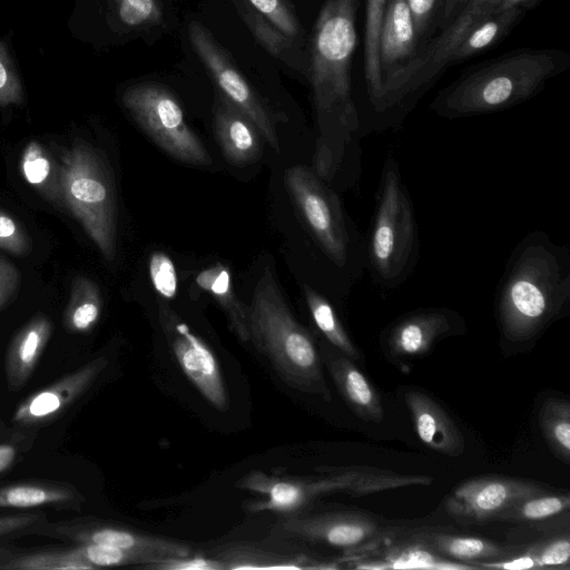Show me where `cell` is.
Instances as JSON below:
<instances>
[{
	"label": "cell",
	"mask_w": 570,
	"mask_h": 570,
	"mask_svg": "<svg viewBox=\"0 0 570 570\" xmlns=\"http://www.w3.org/2000/svg\"><path fill=\"white\" fill-rule=\"evenodd\" d=\"M570 306V254L541 230L513 248L500 278L494 313L500 345L507 353L525 351Z\"/></svg>",
	"instance_id": "1"
},
{
	"label": "cell",
	"mask_w": 570,
	"mask_h": 570,
	"mask_svg": "<svg viewBox=\"0 0 570 570\" xmlns=\"http://www.w3.org/2000/svg\"><path fill=\"white\" fill-rule=\"evenodd\" d=\"M360 3L361 0H324L307 50L308 81L321 131L342 146L361 129L351 77Z\"/></svg>",
	"instance_id": "2"
},
{
	"label": "cell",
	"mask_w": 570,
	"mask_h": 570,
	"mask_svg": "<svg viewBox=\"0 0 570 570\" xmlns=\"http://www.w3.org/2000/svg\"><path fill=\"white\" fill-rule=\"evenodd\" d=\"M568 61V56L556 49H522L504 55L444 88L430 110L456 119L511 108L537 95Z\"/></svg>",
	"instance_id": "3"
},
{
	"label": "cell",
	"mask_w": 570,
	"mask_h": 570,
	"mask_svg": "<svg viewBox=\"0 0 570 570\" xmlns=\"http://www.w3.org/2000/svg\"><path fill=\"white\" fill-rule=\"evenodd\" d=\"M249 341L277 375L294 390L331 401L320 350L309 332L291 313L274 273H262L248 306Z\"/></svg>",
	"instance_id": "4"
},
{
	"label": "cell",
	"mask_w": 570,
	"mask_h": 570,
	"mask_svg": "<svg viewBox=\"0 0 570 570\" xmlns=\"http://www.w3.org/2000/svg\"><path fill=\"white\" fill-rule=\"evenodd\" d=\"M317 470L321 476L308 478L278 476L254 470L238 479L235 485L263 495L248 502L247 511L293 514L325 494L366 495L403 487L429 485L433 481L425 475L401 474L371 466H322Z\"/></svg>",
	"instance_id": "5"
},
{
	"label": "cell",
	"mask_w": 570,
	"mask_h": 570,
	"mask_svg": "<svg viewBox=\"0 0 570 570\" xmlns=\"http://www.w3.org/2000/svg\"><path fill=\"white\" fill-rule=\"evenodd\" d=\"M366 245V266L382 291H393L412 274L419 257L413 204L395 157L387 156Z\"/></svg>",
	"instance_id": "6"
},
{
	"label": "cell",
	"mask_w": 570,
	"mask_h": 570,
	"mask_svg": "<svg viewBox=\"0 0 570 570\" xmlns=\"http://www.w3.org/2000/svg\"><path fill=\"white\" fill-rule=\"evenodd\" d=\"M62 203L82 225L106 261L116 254V198L104 157L76 140L60 165Z\"/></svg>",
	"instance_id": "7"
},
{
	"label": "cell",
	"mask_w": 570,
	"mask_h": 570,
	"mask_svg": "<svg viewBox=\"0 0 570 570\" xmlns=\"http://www.w3.org/2000/svg\"><path fill=\"white\" fill-rule=\"evenodd\" d=\"M285 181L313 237L326 258L355 281L366 267V245L350 225L336 194L312 170L293 166Z\"/></svg>",
	"instance_id": "8"
},
{
	"label": "cell",
	"mask_w": 570,
	"mask_h": 570,
	"mask_svg": "<svg viewBox=\"0 0 570 570\" xmlns=\"http://www.w3.org/2000/svg\"><path fill=\"white\" fill-rule=\"evenodd\" d=\"M122 104L139 127L167 154L197 166L212 163L202 140L187 125L175 95L156 82H141L126 89Z\"/></svg>",
	"instance_id": "9"
},
{
	"label": "cell",
	"mask_w": 570,
	"mask_h": 570,
	"mask_svg": "<svg viewBox=\"0 0 570 570\" xmlns=\"http://www.w3.org/2000/svg\"><path fill=\"white\" fill-rule=\"evenodd\" d=\"M505 0H468L441 33L429 40L413 61L384 82L376 110L386 114L429 85L445 67L451 49L481 19L495 11Z\"/></svg>",
	"instance_id": "10"
},
{
	"label": "cell",
	"mask_w": 570,
	"mask_h": 570,
	"mask_svg": "<svg viewBox=\"0 0 570 570\" xmlns=\"http://www.w3.org/2000/svg\"><path fill=\"white\" fill-rule=\"evenodd\" d=\"M27 535L45 537L67 544L116 547L145 554L153 560L151 562L167 557L191 554L190 548L185 543L92 517H76L58 521L47 519L32 527Z\"/></svg>",
	"instance_id": "11"
},
{
	"label": "cell",
	"mask_w": 570,
	"mask_h": 570,
	"mask_svg": "<svg viewBox=\"0 0 570 570\" xmlns=\"http://www.w3.org/2000/svg\"><path fill=\"white\" fill-rule=\"evenodd\" d=\"M188 38L218 87L219 94L246 116L269 146L278 153L279 142L271 114L225 50L198 21L189 23Z\"/></svg>",
	"instance_id": "12"
},
{
	"label": "cell",
	"mask_w": 570,
	"mask_h": 570,
	"mask_svg": "<svg viewBox=\"0 0 570 570\" xmlns=\"http://www.w3.org/2000/svg\"><path fill=\"white\" fill-rule=\"evenodd\" d=\"M158 320L184 375L215 409L226 411L228 392L212 348L167 305H159Z\"/></svg>",
	"instance_id": "13"
},
{
	"label": "cell",
	"mask_w": 570,
	"mask_h": 570,
	"mask_svg": "<svg viewBox=\"0 0 570 570\" xmlns=\"http://www.w3.org/2000/svg\"><path fill=\"white\" fill-rule=\"evenodd\" d=\"M274 532L283 538L341 548L346 553L363 550L386 535L385 528L376 519L357 511L288 514L276 523Z\"/></svg>",
	"instance_id": "14"
},
{
	"label": "cell",
	"mask_w": 570,
	"mask_h": 570,
	"mask_svg": "<svg viewBox=\"0 0 570 570\" xmlns=\"http://www.w3.org/2000/svg\"><path fill=\"white\" fill-rule=\"evenodd\" d=\"M549 491L531 480L484 475L456 485L444 499L446 512L463 524L498 521L515 502Z\"/></svg>",
	"instance_id": "15"
},
{
	"label": "cell",
	"mask_w": 570,
	"mask_h": 570,
	"mask_svg": "<svg viewBox=\"0 0 570 570\" xmlns=\"http://www.w3.org/2000/svg\"><path fill=\"white\" fill-rule=\"evenodd\" d=\"M466 331L460 313L448 307L409 312L382 333V346L391 362L399 365L425 356L440 341Z\"/></svg>",
	"instance_id": "16"
},
{
	"label": "cell",
	"mask_w": 570,
	"mask_h": 570,
	"mask_svg": "<svg viewBox=\"0 0 570 570\" xmlns=\"http://www.w3.org/2000/svg\"><path fill=\"white\" fill-rule=\"evenodd\" d=\"M108 365L109 361L105 356L92 358L31 393L14 409L10 425L38 431L52 423L89 392Z\"/></svg>",
	"instance_id": "17"
},
{
	"label": "cell",
	"mask_w": 570,
	"mask_h": 570,
	"mask_svg": "<svg viewBox=\"0 0 570 570\" xmlns=\"http://www.w3.org/2000/svg\"><path fill=\"white\" fill-rule=\"evenodd\" d=\"M421 47L407 0H387L379 37L383 85L413 61Z\"/></svg>",
	"instance_id": "18"
},
{
	"label": "cell",
	"mask_w": 570,
	"mask_h": 570,
	"mask_svg": "<svg viewBox=\"0 0 570 570\" xmlns=\"http://www.w3.org/2000/svg\"><path fill=\"white\" fill-rule=\"evenodd\" d=\"M320 354L337 391L351 411L365 422H381L384 417L381 397L354 361L327 342L321 345Z\"/></svg>",
	"instance_id": "19"
},
{
	"label": "cell",
	"mask_w": 570,
	"mask_h": 570,
	"mask_svg": "<svg viewBox=\"0 0 570 570\" xmlns=\"http://www.w3.org/2000/svg\"><path fill=\"white\" fill-rule=\"evenodd\" d=\"M404 401L420 440L431 450L449 456L464 452L463 433L448 412L428 393L419 389L404 392Z\"/></svg>",
	"instance_id": "20"
},
{
	"label": "cell",
	"mask_w": 570,
	"mask_h": 570,
	"mask_svg": "<svg viewBox=\"0 0 570 570\" xmlns=\"http://www.w3.org/2000/svg\"><path fill=\"white\" fill-rule=\"evenodd\" d=\"M86 498L66 481L31 479L0 485V510L42 509L80 511Z\"/></svg>",
	"instance_id": "21"
},
{
	"label": "cell",
	"mask_w": 570,
	"mask_h": 570,
	"mask_svg": "<svg viewBox=\"0 0 570 570\" xmlns=\"http://www.w3.org/2000/svg\"><path fill=\"white\" fill-rule=\"evenodd\" d=\"M52 330L50 318L45 314H37L13 336L4 355V376L10 392L21 391L29 382Z\"/></svg>",
	"instance_id": "22"
},
{
	"label": "cell",
	"mask_w": 570,
	"mask_h": 570,
	"mask_svg": "<svg viewBox=\"0 0 570 570\" xmlns=\"http://www.w3.org/2000/svg\"><path fill=\"white\" fill-rule=\"evenodd\" d=\"M214 129L224 155L234 165H246L259 157L258 130L220 94L214 104Z\"/></svg>",
	"instance_id": "23"
},
{
	"label": "cell",
	"mask_w": 570,
	"mask_h": 570,
	"mask_svg": "<svg viewBox=\"0 0 570 570\" xmlns=\"http://www.w3.org/2000/svg\"><path fill=\"white\" fill-rule=\"evenodd\" d=\"M431 551L479 568L483 562L500 560L519 551L518 547L501 544L478 537L458 535L436 531H419L409 539Z\"/></svg>",
	"instance_id": "24"
},
{
	"label": "cell",
	"mask_w": 570,
	"mask_h": 570,
	"mask_svg": "<svg viewBox=\"0 0 570 570\" xmlns=\"http://www.w3.org/2000/svg\"><path fill=\"white\" fill-rule=\"evenodd\" d=\"M225 570H262V569H333L334 563L320 560L304 553H293L250 544H234L214 554Z\"/></svg>",
	"instance_id": "25"
},
{
	"label": "cell",
	"mask_w": 570,
	"mask_h": 570,
	"mask_svg": "<svg viewBox=\"0 0 570 570\" xmlns=\"http://www.w3.org/2000/svg\"><path fill=\"white\" fill-rule=\"evenodd\" d=\"M234 1L240 17L262 46L275 58L282 60L308 80V52L302 51L299 47L302 45L274 27L245 0Z\"/></svg>",
	"instance_id": "26"
},
{
	"label": "cell",
	"mask_w": 570,
	"mask_h": 570,
	"mask_svg": "<svg viewBox=\"0 0 570 570\" xmlns=\"http://www.w3.org/2000/svg\"><path fill=\"white\" fill-rule=\"evenodd\" d=\"M357 569H428V570H462L478 569L474 566L452 561L430 549L412 542L394 546L376 558H356L346 560Z\"/></svg>",
	"instance_id": "27"
},
{
	"label": "cell",
	"mask_w": 570,
	"mask_h": 570,
	"mask_svg": "<svg viewBox=\"0 0 570 570\" xmlns=\"http://www.w3.org/2000/svg\"><path fill=\"white\" fill-rule=\"evenodd\" d=\"M523 12L521 7L497 9L471 27L459 42L451 49L445 58V67L497 45L520 19Z\"/></svg>",
	"instance_id": "28"
},
{
	"label": "cell",
	"mask_w": 570,
	"mask_h": 570,
	"mask_svg": "<svg viewBox=\"0 0 570 570\" xmlns=\"http://www.w3.org/2000/svg\"><path fill=\"white\" fill-rule=\"evenodd\" d=\"M197 285L210 294L225 311L230 327L242 342H248V307L235 294L229 271L223 264H215L196 277Z\"/></svg>",
	"instance_id": "29"
},
{
	"label": "cell",
	"mask_w": 570,
	"mask_h": 570,
	"mask_svg": "<svg viewBox=\"0 0 570 570\" xmlns=\"http://www.w3.org/2000/svg\"><path fill=\"white\" fill-rule=\"evenodd\" d=\"M0 570H95L79 544L33 551L19 550Z\"/></svg>",
	"instance_id": "30"
},
{
	"label": "cell",
	"mask_w": 570,
	"mask_h": 570,
	"mask_svg": "<svg viewBox=\"0 0 570 570\" xmlns=\"http://www.w3.org/2000/svg\"><path fill=\"white\" fill-rule=\"evenodd\" d=\"M387 0H366L364 28V78L370 104L376 112L383 90L379 37Z\"/></svg>",
	"instance_id": "31"
},
{
	"label": "cell",
	"mask_w": 570,
	"mask_h": 570,
	"mask_svg": "<svg viewBox=\"0 0 570 570\" xmlns=\"http://www.w3.org/2000/svg\"><path fill=\"white\" fill-rule=\"evenodd\" d=\"M303 291L312 320L325 341L351 360H360V350L345 331L330 301L308 285H304Z\"/></svg>",
	"instance_id": "32"
},
{
	"label": "cell",
	"mask_w": 570,
	"mask_h": 570,
	"mask_svg": "<svg viewBox=\"0 0 570 570\" xmlns=\"http://www.w3.org/2000/svg\"><path fill=\"white\" fill-rule=\"evenodd\" d=\"M101 296L97 285L86 277H77L65 311L63 323L71 333H88L101 313Z\"/></svg>",
	"instance_id": "33"
},
{
	"label": "cell",
	"mask_w": 570,
	"mask_h": 570,
	"mask_svg": "<svg viewBox=\"0 0 570 570\" xmlns=\"http://www.w3.org/2000/svg\"><path fill=\"white\" fill-rule=\"evenodd\" d=\"M24 179L47 199L62 203L60 166H56L38 141H30L21 157Z\"/></svg>",
	"instance_id": "34"
},
{
	"label": "cell",
	"mask_w": 570,
	"mask_h": 570,
	"mask_svg": "<svg viewBox=\"0 0 570 570\" xmlns=\"http://www.w3.org/2000/svg\"><path fill=\"white\" fill-rule=\"evenodd\" d=\"M570 495L568 492L551 490L527 497L508 508L498 521L543 522L557 517L568 515Z\"/></svg>",
	"instance_id": "35"
},
{
	"label": "cell",
	"mask_w": 570,
	"mask_h": 570,
	"mask_svg": "<svg viewBox=\"0 0 570 570\" xmlns=\"http://www.w3.org/2000/svg\"><path fill=\"white\" fill-rule=\"evenodd\" d=\"M539 426L551 452L570 462V403L560 397L547 399L539 411Z\"/></svg>",
	"instance_id": "36"
},
{
	"label": "cell",
	"mask_w": 570,
	"mask_h": 570,
	"mask_svg": "<svg viewBox=\"0 0 570 570\" xmlns=\"http://www.w3.org/2000/svg\"><path fill=\"white\" fill-rule=\"evenodd\" d=\"M256 12L289 38L304 45L303 27L287 0H245Z\"/></svg>",
	"instance_id": "37"
},
{
	"label": "cell",
	"mask_w": 570,
	"mask_h": 570,
	"mask_svg": "<svg viewBox=\"0 0 570 570\" xmlns=\"http://www.w3.org/2000/svg\"><path fill=\"white\" fill-rule=\"evenodd\" d=\"M37 430L14 428L10 425L7 434L0 440V476L19 464L33 446Z\"/></svg>",
	"instance_id": "38"
},
{
	"label": "cell",
	"mask_w": 570,
	"mask_h": 570,
	"mask_svg": "<svg viewBox=\"0 0 570 570\" xmlns=\"http://www.w3.org/2000/svg\"><path fill=\"white\" fill-rule=\"evenodd\" d=\"M119 20L130 28H147L163 19L159 0H114Z\"/></svg>",
	"instance_id": "39"
},
{
	"label": "cell",
	"mask_w": 570,
	"mask_h": 570,
	"mask_svg": "<svg viewBox=\"0 0 570 570\" xmlns=\"http://www.w3.org/2000/svg\"><path fill=\"white\" fill-rule=\"evenodd\" d=\"M535 568H569V534H558L539 541L527 549Z\"/></svg>",
	"instance_id": "40"
},
{
	"label": "cell",
	"mask_w": 570,
	"mask_h": 570,
	"mask_svg": "<svg viewBox=\"0 0 570 570\" xmlns=\"http://www.w3.org/2000/svg\"><path fill=\"white\" fill-rule=\"evenodd\" d=\"M149 276L156 292L173 298L177 292V275L173 261L161 252H155L149 259Z\"/></svg>",
	"instance_id": "41"
},
{
	"label": "cell",
	"mask_w": 570,
	"mask_h": 570,
	"mask_svg": "<svg viewBox=\"0 0 570 570\" xmlns=\"http://www.w3.org/2000/svg\"><path fill=\"white\" fill-rule=\"evenodd\" d=\"M0 248L16 256H26L31 242L26 229L4 210L0 209Z\"/></svg>",
	"instance_id": "42"
},
{
	"label": "cell",
	"mask_w": 570,
	"mask_h": 570,
	"mask_svg": "<svg viewBox=\"0 0 570 570\" xmlns=\"http://www.w3.org/2000/svg\"><path fill=\"white\" fill-rule=\"evenodd\" d=\"M443 1L444 0H407L422 47L428 42V37L433 31V26L436 24Z\"/></svg>",
	"instance_id": "43"
},
{
	"label": "cell",
	"mask_w": 570,
	"mask_h": 570,
	"mask_svg": "<svg viewBox=\"0 0 570 570\" xmlns=\"http://www.w3.org/2000/svg\"><path fill=\"white\" fill-rule=\"evenodd\" d=\"M23 100L22 87L8 52L0 43V106L18 105Z\"/></svg>",
	"instance_id": "44"
},
{
	"label": "cell",
	"mask_w": 570,
	"mask_h": 570,
	"mask_svg": "<svg viewBox=\"0 0 570 570\" xmlns=\"http://www.w3.org/2000/svg\"><path fill=\"white\" fill-rule=\"evenodd\" d=\"M140 568L153 570H225L224 564L214 557L205 558L191 554L163 558Z\"/></svg>",
	"instance_id": "45"
},
{
	"label": "cell",
	"mask_w": 570,
	"mask_h": 570,
	"mask_svg": "<svg viewBox=\"0 0 570 570\" xmlns=\"http://www.w3.org/2000/svg\"><path fill=\"white\" fill-rule=\"evenodd\" d=\"M47 519L41 510L0 515V538L27 535L32 527Z\"/></svg>",
	"instance_id": "46"
},
{
	"label": "cell",
	"mask_w": 570,
	"mask_h": 570,
	"mask_svg": "<svg viewBox=\"0 0 570 570\" xmlns=\"http://www.w3.org/2000/svg\"><path fill=\"white\" fill-rule=\"evenodd\" d=\"M20 283L19 271L0 256V311L13 298Z\"/></svg>",
	"instance_id": "47"
},
{
	"label": "cell",
	"mask_w": 570,
	"mask_h": 570,
	"mask_svg": "<svg viewBox=\"0 0 570 570\" xmlns=\"http://www.w3.org/2000/svg\"><path fill=\"white\" fill-rule=\"evenodd\" d=\"M466 1L468 0H444L435 26L443 29Z\"/></svg>",
	"instance_id": "48"
},
{
	"label": "cell",
	"mask_w": 570,
	"mask_h": 570,
	"mask_svg": "<svg viewBox=\"0 0 570 570\" xmlns=\"http://www.w3.org/2000/svg\"><path fill=\"white\" fill-rule=\"evenodd\" d=\"M535 0H505L498 9H504L509 7H524L532 6Z\"/></svg>",
	"instance_id": "49"
},
{
	"label": "cell",
	"mask_w": 570,
	"mask_h": 570,
	"mask_svg": "<svg viewBox=\"0 0 570 570\" xmlns=\"http://www.w3.org/2000/svg\"><path fill=\"white\" fill-rule=\"evenodd\" d=\"M18 551L19 549L0 544V564L13 557Z\"/></svg>",
	"instance_id": "50"
}]
</instances>
